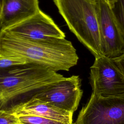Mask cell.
Wrapping results in <instances>:
<instances>
[{"label":"cell","instance_id":"19","mask_svg":"<svg viewBox=\"0 0 124 124\" xmlns=\"http://www.w3.org/2000/svg\"><path fill=\"white\" fill-rule=\"evenodd\" d=\"M94 0V1H95V0Z\"/></svg>","mask_w":124,"mask_h":124},{"label":"cell","instance_id":"8","mask_svg":"<svg viewBox=\"0 0 124 124\" xmlns=\"http://www.w3.org/2000/svg\"><path fill=\"white\" fill-rule=\"evenodd\" d=\"M2 31L33 41L64 38L65 37V33L53 19L40 10L32 16Z\"/></svg>","mask_w":124,"mask_h":124},{"label":"cell","instance_id":"18","mask_svg":"<svg viewBox=\"0 0 124 124\" xmlns=\"http://www.w3.org/2000/svg\"><path fill=\"white\" fill-rule=\"evenodd\" d=\"M17 124H22V123H20V122H18Z\"/></svg>","mask_w":124,"mask_h":124},{"label":"cell","instance_id":"5","mask_svg":"<svg viewBox=\"0 0 124 124\" xmlns=\"http://www.w3.org/2000/svg\"><path fill=\"white\" fill-rule=\"evenodd\" d=\"M102 55L112 59L124 53V33L105 0H95Z\"/></svg>","mask_w":124,"mask_h":124},{"label":"cell","instance_id":"13","mask_svg":"<svg viewBox=\"0 0 124 124\" xmlns=\"http://www.w3.org/2000/svg\"><path fill=\"white\" fill-rule=\"evenodd\" d=\"M17 117L11 111L0 109V124H17Z\"/></svg>","mask_w":124,"mask_h":124},{"label":"cell","instance_id":"16","mask_svg":"<svg viewBox=\"0 0 124 124\" xmlns=\"http://www.w3.org/2000/svg\"><path fill=\"white\" fill-rule=\"evenodd\" d=\"M3 0H0V12H1V10Z\"/></svg>","mask_w":124,"mask_h":124},{"label":"cell","instance_id":"2","mask_svg":"<svg viewBox=\"0 0 124 124\" xmlns=\"http://www.w3.org/2000/svg\"><path fill=\"white\" fill-rule=\"evenodd\" d=\"M64 78L49 68L32 63L0 69V109L11 111Z\"/></svg>","mask_w":124,"mask_h":124},{"label":"cell","instance_id":"7","mask_svg":"<svg viewBox=\"0 0 124 124\" xmlns=\"http://www.w3.org/2000/svg\"><path fill=\"white\" fill-rule=\"evenodd\" d=\"M82 93L80 78L78 76L73 75L47 86L33 97L74 113L78 108Z\"/></svg>","mask_w":124,"mask_h":124},{"label":"cell","instance_id":"10","mask_svg":"<svg viewBox=\"0 0 124 124\" xmlns=\"http://www.w3.org/2000/svg\"><path fill=\"white\" fill-rule=\"evenodd\" d=\"M39 10L38 0H4L0 14L2 30L32 16Z\"/></svg>","mask_w":124,"mask_h":124},{"label":"cell","instance_id":"6","mask_svg":"<svg viewBox=\"0 0 124 124\" xmlns=\"http://www.w3.org/2000/svg\"><path fill=\"white\" fill-rule=\"evenodd\" d=\"M90 80L94 95L109 97L124 94V78L110 58L95 57L90 67Z\"/></svg>","mask_w":124,"mask_h":124},{"label":"cell","instance_id":"9","mask_svg":"<svg viewBox=\"0 0 124 124\" xmlns=\"http://www.w3.org/2000/svg\"><path fill=\"white\" fill-rule=\"evenodd\" d=\"M11 111L15 115H33L65 124L73 123V113L60 109L34 97L17 105Z\"/></svg>","mask_w":124,"mask_h":124},{"label":"cell","instance_id":"12","mask_svg":"<svg viewBox=\"0 0 124 124\" xmlns=\"http://www.w3.org/2000/svg\"><path fill=\"white\" fill-rule=\"evenodd\" d=\"M113 12L124 33V0H105Z\"/></svg>","mask_w":124,"mask_h":124},{"label":"cell","instance_id":"11","mask_svg":"<svg viewBox=\"0 0 124 124\" xmlns=\"http://www.w3.org/2000/svg\"><path fill=\"white\" fill-rule=\"evenodd\" d=\"M19 122L24 124H65L46 118L28 114L16 115Z\"/></svg>","mask_w":124,"mask_h":124},{"label":"cell","instance_id":"14","mask_svg":"<svg viewBox=\"0 0 124 124\" xmlns=\"http://www.w3.org/2000/svg\"><path fill=\"white\" fill-rule=\"evenodd\" d=\"M27 63L22 60L8 57L0 54V69Z\"/></svg>","mask_w":124,"mask_h":124},{"label":"cell","instance_id":"15","mask_svg":"<svg viewBox=\"0 0 124 124\" xmlns=\"http://www.w3.org/2000/svg\"><path fill=\"white\" fill-rule=\"evenodd\" d=\"M111 59L124 78V53Z\"/></svg>","mask_w":124,"mask_h":124},{"label":"cell","instance_id":"4","mask_svg":"<svg viewBox=\"0 0 124 124\" xmlns=\"http://www.w3.org/2000/svg\"><path fill=\"white\" fill-rule=\"evenodd\" d=\"M73 124H124V94L102 97L92 93Z\"/></svg>","mask_w":124,"mask_h":124},{"label":"cell","instance_id":"17","mask_svg":"<svg viewBox=\"0 0 124 124\" xmlns=\"http://www.w3.org/2000/svg\"><path fill=\"white\" fill-rule=\"evenodd\" d=\"M2 31V28L1 27V25H0V34Z\"/></svg>","mask_w":124,"mask_h":124},{"label":"cell","instance_id":"3","mask_svg":"<svg viewBox=\"0 0 124 124\" xmlns=\"http://www.w3.org/2000/svg\"><path fill=\"white\" fill-rule=\"evenodd\" d=\"M70 30L95 57L103 56L95 1L53 0Z\"/></svg>","mask_w":124,"mask_h":124},{"label":"cell","instance_id":"1","mask_svg":"<svg viewBox=\"0 0 124 124\" xmlns=\"http://www.w3.org/2000/svg\"><path fill=\"white\" fill-rule=\"evenodd\" d=\"M0 54L39 64L56 72L69 71L78 60L76 49L65 38L33 41L4 31L0 34Z\"/></svg>","mask_w":124,"mask_h":124}]
</instances>
